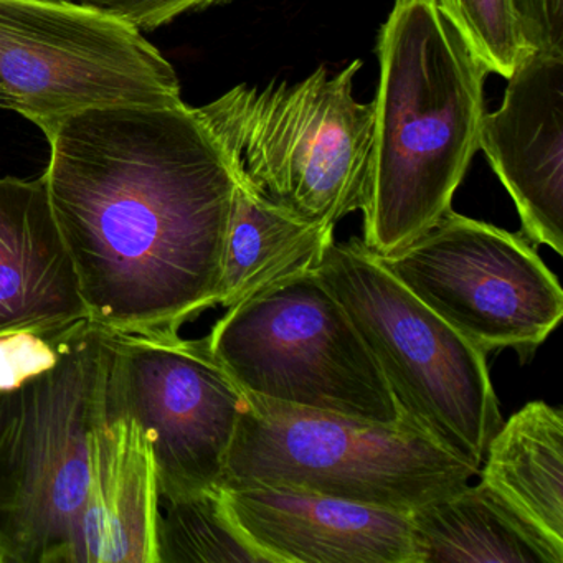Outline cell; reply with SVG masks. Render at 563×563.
<instances>
[{
  "label": "cell",
  "mask_w": 563,
  "mask_h": 563,
  "mask_svg": "<svg viewBox=\"0 0 563 563\" xmlns=\"http://www.w3.org/2000/svg\"><path fill=\"white\" fill-rule=\"evenodd\" d=\"M62 331V329H60ZM14 332L0 338V388L41 374L58 357V332Z\"/></svg>",
  "instance_id": "ffe728a7"
},
{
  "label": "cell",
  "mask_w": 563,
  "mask_h": 563,
  "mask_svg": "<svg viewBox=\"0 0 563 563\" xmlns=\"http://www.w3.org/2000/svg\"><path fill=\"white\" fill-rule=\"evenodd\" d=\"M411 423L479 470L500 424L486 354L411 295L362 239L332 242L316 269Z\"/></svg>",
  "instance_id": "8992f818"
},
{
  "label": "cell",
  "mask_w": 563,
  "mask_h": 563,
  "mask_svg": "<svg viewBox=\"0 0 563 563\" xmlns=\"http://www.w3.org/2000/svg\"><path fill=\"white\" fill-rule=\"evenodd\" d=\"M334 242V227L308 222L236 180L219 306L232 308L312 273Z\"/></svg>",
  "instance_id": "e0dca14e"
},
{
  "label": "cell",
  "mask_w": 563,
  "mask_h": 563,
  "mask_svg": "<svg viewBox=\"0 0 563 563\" xmlns=\"http://www.w3.org/2000/svg\"><path fill=\"white\" fill-rule=\"evenodd\" d=\"M0 563H4V553H2V547H0Z\"/></svg>",
  "instance_id": "cb8c5ba5"
},
{
  "label": "cell",
  "mask_w": 563,
  "mask_h": 563,
  "mask_svg": "<svg viewBox=\"0 0 563 563\" xmlns=\"http://www.w3.org/2000/svg\"><path fill=\"white\" fill-rule=\"evenodd\" d=\"M526 51L563 55V0H512Z\"/></svg>",
  "instance_id": "7402d4cb"
},
{
  "label": "cell",
  "mask_w": 563,
  "mask_h": 563,
  "mask_svg": "<svg viewBox=\"0 0 563 563\" xmlns=\"http://www.w3.org/2000/svg\"><path fill=\"white\" fill-rule=\"evenodd\" d=\"M219 489L272 563H417L410 512L278 484Z\"/></svg>",
  "instance_id": "7c38bea8"
},
{
  "label": "cell",
  "mask_w": 563,
  "mask_h": 563,
  "mask_svg": "<svg viewBox=\"0 0 563 563\" xmlns=\"http://www.w3.org/2000/svg\"><path fill=\"white\" fill-rule=\"evenodd\" d=\"M377 258L483 354L510 347L523 358L562 322V286L529 242L453 209Z\"/></svg>",
  "instance_id": "9c48e42d"
},
{
  "label": "cell",
  "mask_w": 563,
  "mask_h": 563,
  "mask_svg": "<svg viewBox=\"0 0 563 563\" xmlns=\"http://www.w3.org/2000/svg\"><path fill=\"white\" fill-rule=\"evenodd\" d=\"M110 335L90 319L62 329L54 365L0 388L4 563H87L91 434L104 420Z\"/></svg>",
  "instance_id": "3957f363"
},
{
  "label": "cell",
  "mask_w": 563,
  "mask_h": 563,
  "mask_svg": "<svg viewBox=\"0 0 563 563\" xmlns=\"http://www.w3.org/2000/svg\"><path fill=\"white\" fill-rule=\"evenodd\" d=\"M85 319L87 305L44 174L0 177V338L60 331Z\"/></svg>",
  "instance_id": "4fadbf2b"
},
{
  "label": "cell",
  "mask_w": 563,
  "mask_h": 563,
  "mask_svg": "<svg viewBox=\"0 0 563 563\" xmlns=\"http://www.w3.org/2000/svg\"><path fill=\"white\" fill-rule=\"evenodd\" d=\"M100 9L140 31H156L180 15L202 11L223 0H75Z\"/></svg>",
  "instance_id": "44dd1931"
},
{
  "label": "cell",
  "mask_w": 563,
  "mask_h": 563,
  "mask_svg": "<svg viewBox=\"0 0 563 563\" xmlns=\"http://www.w3.org/2000/svg\"><path fill=\"white\" fill-rule=\"evenodd\" d=\"M417 563H563L484 483L460 487L410 512Z\"/></svg>",
  "instance_id": "9a60e30c"
},
{
  "label": "cell",
  "mask_w": 563,
  "mask_h": 563,
  "mask_svg": "<svg viewBox=\"0 0 563 563\" xmlns=\"http://www.w3.org/2000/svg\"><path fill=\"white\" fill-rule=\"evenodd\" d=\"M377 54L362 242L374 255L387 256L450 212L479 151L489 71L434 0H395Z\"/></svg>",
  "instance_id": "7a4b0ae2"
},
{
  "label": "cell",
  "mask_w": 563,
  "mask_h": 563,
  "mask_svg": "<svg viewBox=\"0 0 563 563\" xmlns=\"http://www.w3.org/2000/svg\"><path fill=\"white\" fill-rule=\"evenodd\" d=\"M362 62L325 67L295 85L240 87L202 111L236 180L319 225L364 210L371 194L374 103H358Z\"/></svg>",
  "instance_id": "277c9868"
},
{
  "label": "cell",
  "mask_w": 563,
  "mask_h": 563,
  "mask_svg": "<svg viewBox=\"0 0 563 563\" xmlns=\"http://www.w3.org/2000/svg\"><path fill=\"white\" fill-rule=\"evenodd\" d=\"M207 338L246 394L378 423L405 418L347 312L316 272L227 309Z\"/></svg>",
  "instance_id": "52a82bcc"
},
{
  "label": "cell",
  "mask_w": 563,
  "mask_h": 563,
  "mask_svg": "<svg viewBox=\"0 0 563 563\" xmlns=\"http://www.w3.org/2000/svg\"><path fill=\"white\" fill-rule=\"evenodd\" d=\"M48 144L45 184L90 321L179 332L219 306L236 177L202 108H97Z\"/></svg>",
  "instance_id": "6da1fadb"
},
{
  "label": "cell",
  "mask_w": 563,
  "mask_h": 563,
  "mask_svg": "<svg viewBox=\"0 0 563 563\" xmlns=\"http://www.w3.org/2000/svg\"><path fill=\"white\" fill-rule=\"evenodd\" d=\"M477 476L543 539L563 550L562 408L533 400L503 421Z\"/></svg>",
  "instance_id": "2e32d148"
},
{
  "label": "cell",
  "mask_w": 563,
  "mask_h": 563,
  "mask_svg": "<svg viewBox=\"0 0 563 563\" xmlns=\"http://www.w3.org/2000/svg\"><path fill=\"white\" fill-rule=\"evenodd\" d=\"M477 473L407 418L378 423L246 394L219 487L278 484L411 512Z\"/></svg>",
  "instance_id": "5b68a950"
},
{
  "label": "cell",
  "mask_w": 563,
  "mask_h": 563,
  "mask_svg": "<svg viewBox=\"0 0 563 563\" xmlns=\"http://www.w3.org/2000/svg\"><path fill=\"white\" fill-rule=\"evenodd\" d=\"M0 110H4V98H2V93H0Z\"/></svg>",
  "instance_id": "603a6c76"
},
{
  "label": "cell",
  "mask_w": 563,
  "mask_h": 563,
  "mask_svg": "<svg viewBox=\"0 0 563 563\" xmlns=\"http://www.w3.org/2000/svg\"><path fill=\"white\" fill-rule=\"evenodd\" d=\"M489 74L509 78L522 57L512 0H434Z\"/></svg>",
  "instance_id": "d6986e66"
},
{
  "label": "cell",
  "mask_w": 563,
  "mask_h": 563,
  "mask_svg": "<svg viewBox=\"0 0 563 563\" xmlns=\"http://www.w3.org/2000/svg\"><path fill=\"white\" fill-rule=\"evenodd\" d=\"M0 93L47 141L84 111L183 101L140 29L75 0H0Z\"/></svg>",
  "instance_id": "ba28073f"
},
{
  "label": "cell",
  "mask_w": 563,
  "mask_h": 563,
  "mask_svg": "<svg viewBox=\"0 0 563 563\" xmlns=\"http://www.w3.org/2000/svg\"><path fill=\"white\" fill-rule=\"evenodd\" d=\"M159 484L153 451L131 418L91 434L87 563H157Z\"/></svg>",
  "instance_id": "5bb4252c"
},
{
  "label": "cell",
  "mask_w": 563,
  "mask_h": 563,
  "mask_svg": "<svg viewBox=\"0 0 563 563\" xmlns=\"http://www.w3.org/2000/svg\"><path fill=\"white\" fill-rule=\"evenodd\" d=\"M110 349L104 418H131L141 428L153 451L159 499L217 489L246 394L209 338L111 332Z\"/></svg>",
  "instance_id": "30bf717a"
},
{
  "label": "cell",
  "mask_w": 563,
  "mask_h": 563,
  "mask_svg": "<svg viewBox=\"0 0 563 563\" xmlns=\"http://www.w3.org/2000/svg\"><path fill=\"white\" fill-rule=\"evenodd\" d=\"M479 150L516 203L522 232L563 255V55L526 51Z\"/></svg>",
  "instance_id": "8fae6325"
},
{
  "label": "cell",
  "mask_w": 563,
  "mask_h": 563,
  "mask_svg": "<svg viewBox=\"0 0 563 563\" xmlns=\"http://www.w3.org/2000/svg\"><path fill=\"white\" fill-rule=\"evenodd\" d=\"M157 563H272L242 532L222 490L159 499Z\"/></svg>",
  "instance_id": "ac0fdd59"
}]
</instances>
